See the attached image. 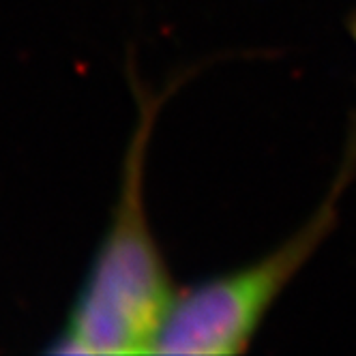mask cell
<instances>
[{"mask_svg":"<svg viewBox=\"0 0 356 356\" xmlns=\"http://www.w3.org/2000/svg\"><path fill=\"white\" fill-rule=\"evenodd\" d=\"M356 178V118L343 159L322 204L302 227L260 260L178 292L152 354L227 356L247 352L277 298L324 245L339 221L341 197Z\"/></svg>","mask_w":356,"mask_h":356,"instance_id":"cell-2","label":"cell"},{"mask_svg":"<svg viewBox=\"0 0 356 356\" xmlns=\"http://www.w3.org/2000/svg\"><path fill=\"white\" fill-rule=\"evenodd\" d=\"M350 35H352V39L356 43V11L350 15Z\"/></svg>","mask_w":356,"mask_h":356,"instance_id":"cell-3","label":"cell"},{"mask_svg":"<svg viewBox=\"0 0 356 356\" xmlns=\"http://www.w3.org/2000/svg\"><path fill=\"white\" fill-rule=\"evenodd\" d=\"M138 118L124 152L120 187L108 230L84 277L69 318L47 352L54 354H144L152 352L176 290L146 213V157L152 127L187 75L163 90L144 84L136 63H127Z\"/></svg>","mask_w":356,"mask_h":356,"instance_id":"cell-1","label":"cell"}]
</instances>
